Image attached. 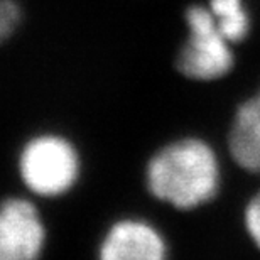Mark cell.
<instances>
[{"label":"cell","mask_w":260,"mask_h":260,"mask_svg":"<svg viewBox=\"0 0 260 260\" xmlns=\"http://www.w3.org/2000/svg\"><path fill=\"white\" fill-rule=\"evenodd\" d=\"M19 176L30 193L39 198H59L75 188L81 174L76 145L59 134H39L20 149Z\"/></svg>","instance_id":"cell-2"},{"label":"cell","mask_w":260,"mask_h":260,"mask_svg":"<svg viewBox=\"0 0 260 260\" xmlns=\"http://www.w3.org/2000/svg\"><path fill=\"white\" fill-rule=\"evenodd\" d=\"M20 20V9L15 0H0V43L12 36Z\"/></svg>","instance_id":"cell-9"},{"label":"cell","mask_w":260,"mask_h":260,"mask_svg":"<svg viewBox=\"0 0 260 260\" xmlns=\"http://www.w3.org/2000/svg\"><path fill=\"white\" fill-rule=\"evenodd\" d=\"M164 235L142 218H122L108 228L98 247V260H168Z\"/></svg>","instance_id":"cell-5"},{"label":"cell","mask_w":260,"mask_h":260,"mask_svg":"<svg viewBox=\"0 0 260 260\" xmlns=\"http://www.w3.org/2000/svg\"><path fill=\"white\" fill-rule=\"evenodd\" d=\"M220 32L232 44L242 43L252 29V17L245 0H210L208 5Z\"/></svg>","instance_id":"cell-7"},{"label":"cell","mask_w":260,"mask_h":260,"mask_svg":"<svg viewBox=\"0 0 260 260\" xmlns=\"http://www.w3.org/2000/svg\"><path fill=\"white\" fill-rule=\"evenodd\" d=\"M243 226L252 243L260 252V189L248 200L243 210Z\"/></svg>","instance_id":"cell-8"},{"label":"cell","mask_w":260,"mask_h":260,"mask_svg":"<svg viewBox=\"0 0 260 260\" xmlns=\"http://www.w3.org/2000/svg\"><path fill=\"white\" fill-rule=\"evenodd\" d=\"M228 145L233 160L242 169L260 174V88L237 108Z\"/></svg>","instance_id":"cell-6"},{"label":"cell","mask_w":260,"mask_h":260,"mask_svg":"<svg viewBox=\"0 0 260 260\" xmlns=\"http://www.w3.org/2000/svg\"><path fill=\"white\" fill-rule=\"evenodd\" d=\"M145 184L157 201L176 210H196L218 194L221 184L220 159L203 139L173 140L149 159Z\"/></svg>","instance_id":"cell-1"},{"label":"cell","mask_w":260,"mask_h":260,"mask_svg":"<svg viewBox=\"0 0 260 260\" xmlns=\"http://www.w3.org/2000/svg\"><path fill=\"white\" fill-rule=\"evenodd\" d=\"M188 39L181 48L176 68L194 81H215L235 64L232 43L220 32L208 7L191 5L186 10Z\"/></svg>","instance_id":"cell-3"},{"label":"cell","mask_w":260,"mask_h":260,"mask_svg":"<svg viewBox=\"0 0 260 260\" xmlns=\"http://www.w3.org/2000/svg\"><path fill=\"white\" fill-rule=\"evenodd\" d=\"M48 240L38 206L25 198L0 205V260H41Z\"/></svg>","instance_id":"cell-4"}]
</instances>
